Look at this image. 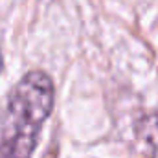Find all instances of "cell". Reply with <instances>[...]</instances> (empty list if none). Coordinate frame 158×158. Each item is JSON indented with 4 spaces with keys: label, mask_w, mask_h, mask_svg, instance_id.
Here are the masks:
<instances>
[{
    "label": "cell",
    "mask_w": 158,
    "mask_h": 158,
    "mask_svg": "<svg viewBox=\"0 0 158 158\" xmlns=\"http://www.w3.org/2000/svg\"><path fill=\"white\" fill-rule=\"evenodd\" d=\"M2 66H4V59H2V52H0V72H2Z\"/></svg>",
    "instance_id": "cell-3"
},
{
    "label": "cell",
    "mask_w": 158,
    "mask_h": 158,
    "mask_svg": "<svg viewBox=\"0 0 158 158\" xmlns=\"http://www.w3.org/2000/svg\"><path fill=\"white\" fill-rule=\"evenodd\" d=\"M53 103V81L42 70L28 72L13 86L0 118V158H31Z\"/></svg>",
    "instance_id": "cell-1"
},
{
    "label": "cell",
    "mask_w": 158,
    "mask_h": 158,
    "mask_svg": "<svg viewBox=\"0 0 158 158\" xmlns=\"http://www.w3.org/2000/svg\"><path fill=\"white\" fill-rule=\"evenodd\" d=\"M134 132L151 158H158V112L142 116L134 125Z\"/></svg>",
    "instance_id": "cell-2"
}]
</instances>
